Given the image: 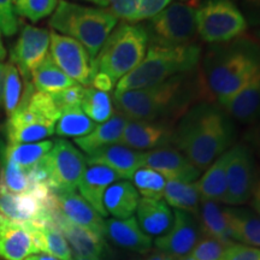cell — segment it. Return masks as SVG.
I'll list each match as a JSON object with an SVG mask.
<instances>
[{"instance_id": "cell-56", "label": "cell", "mask_w": 260, "mask_h": 260, "mask_svg": "<svg viewBox=\"0 0 260 260\" xmlns=\"http://www.w3.org/2000/svg\"><path fill=\"white\" fill-rule=\"evenodd\" d=\"M5 58H6V48L4 45H3L2 37H0V61L4 60Z\"/></svg>"}, {"instance_id": "cell-25", "label": "cell", "mask_w": 260, "mask_h": 260, "mask_svg": "<svg viewBox=\"0 0 260 260\" xmlns=\"http://www.w3.org/2000/svg\"><path fill=\"white\" fill-rule=\"evenodd\" d=\"M138 220L142 232L148 236H161L169 230L174 220L170 207L162 200L142 198L138 205Z\"/></svg>"}, {"instance_id": "cell-27", "label": "cell", "mask_w": 260, "mask_h": 260, "mask_svg": "<svg viewBox=\"0 0 260 260\" xmlns=\"http://www.w3.org/2000/svg\"><path fill=\"white\" fill-rule=\"evenodd\" d=\"M126 122L128 119L121 113H113L111 118L106 122L96 124L88 135L75 139V144L87 154L106 146L118 144Z\"/></svg>"}, {"instance_id": "cell-34", "label": "cell", "mask_w": 260, "mask_h": 260, "mask_svg": "<svg viewBox=\"0 0 260 260\" xmlns=\"http://www.w3.org/2000/svg\"><path fill=\"white\" fill-rule=\"evenodd\" d=\"M53 147V141L45 140L32 144H16L9 145L5 149L4 158L11 160L19 167L29 169L44 158Z\"/></svg>"}, {"instance_id": "cell-33", "label": "cell", "mask_w": 260, "mask_h": 260, "mask_svg": "<svg viewBox=\"0 0 260 260\" xmlns=\"http://www.w3.org/2000/svg\"><path fill=\"white\" fill-rule=\"evenodd\" d=\"M96 126L81 106L71 107L61 111L60 117L56 123V134L61 138H82L88 135Z\"/></svg>"}, {"instance_id": "cell-50", "label": "cell", "mask_w": 260, "mask_h": 260, "mask_svg": "<svg viewBox=\"0 0 260 260\" xmlns=\"http://www.w3.org/2000/svg\"><path fill=\"white\" fill-rule=\"evenodd\" d=\"M90 86L98 90H102V92L109 93L110 90L113 88V86H115V82H113V81L110 79L106 74L96 73L92 77Z\"/></svg>"}, {"instance_id": "cell-46", "label": "cell", "mask_w": 260, "mask_h": 260, "mask_svg": "<svg viewBox=\"0 0 260 260\" xmlns=\"http://www.w3.org/2000/svg\"><path fill=\"white\" fill-rule=\"evenodd\" d=\"M223 260H260V248L233 243L228 246Z\"/></svg>"}, {"instance_id": "cell-60", "label": "cell", "mask_w": 260, "mask_h": 260, "mask_svg": "<svg viewBox=\"0 0 260 260\" xmlns=\"http://www.w3.org/2000/svg\"><path fill=\"white\" fill-rule=\"evenodd\" d=\"M73 260H92V259H86V258H79V256H73Z\"/></svg>"}, {"instance_id": "cell-20", "label": "cell", "mask_w": 260, "mask_h": 260, "mask_svg": "<svg viewBox=\"0 0 260 260\" xmlns=\"http://www.w3.org/2000/svg\"><path fill=\"white\" fill-rule=\"evenodd\" d=\"M144 154L145 152L115 144L96 149L86 158L88 165H104L115 171L121 178L132 180L135 172L144 167Z\"/></svg>"}, {"instance_id": "cell-30", "label": "cell", "mask_w": 260, "mask_h": 260, "mask_svg": "<svg viewBox=\"0 0 260 260\" xmlns=\"http://www.w3.org/2000/svg\"><path fill=\"white\" fill-rule=\"evenodd\" d=\"M228 160H229V153L226 151L206 169V172L200 180L195 182L201 199L224 203L226 194Z\"/></svg>"}, {"instance_id": "cell-55", "label": "cell", "mask_w": 260, "mask_h": 260, "mask_svg": "<svg viewBox=\"0 0 260 260\" xmlns=\"http://www.w3.org/2000/svg\"><path fill=\"white\" fill-rule=\"evenodd\" d=\"M81 2H87V3H92V4L99 5V6H107V0H81Z\"/></svg>"}, {"instance_id": "cell-41", "label": "cell", "mask_w": 260, "mask_h": 260, "mask_svg": "<svg viewBox=\"0 0 260 260\" xmlns=\"http://www.w3.org/2000/svg\"><path fill=\"white\" fill-rule=\"evenodd\" d=\"M19 106H25L28 110H30L31 112H34L35 115L41 117V118L47 119V121L54 123H57L58 118L60 117V111L58 110L53 99H52V95L48 93H42L38 92V90H34V92L31 93L30 98H29L27 105Z\"/></svg>"}, {"instance_id": "cell-42", "label": "cell", "mask_w": 260, "mask_h": 260, "mask_svg": "<svg viewBox=\"0 0 260 260\" xmlns=\"http://www.w3.org/2000/svg\"><path fill=\"white\" fill-rule=\"evenodd\" d=\"M228 246L230 245H225L211 237H204L198 241L190 254L195 260H223Z\"/></svg>"}, {"instance_id": "cell-18", "label": "cell", "mask_w": 260, "mask_h": 260, "mask_svg": "<svg viewBox=\"0 0 260 260\" xmlns=\"http://www.w3.org/2000/svg\"><path fill=\"white\" fill-rule=\"evenodd\" d=\"M174 130L162 122L130 121L128 119L118 144L135 151L165 147L172 140Z\"/></svg>"}, {"instance_id": "cell-52", "label": "cell", "mask_w": 260, "mask_h": 260, "mask_svg": "<svg viewBox=\"0 0 260 260\" xmlns=\"http://www.w3.org/2000/svg\"><path fill=\"white\" fill-rule=\"evenodd\" d=\"M5 75H6V64L0 63V107L4 106Z\"/></svg>"}, {"instance_id": "cell-63", "label": "cell", "mask_w": 260, "mask_h": 260, "mask_svg": "<svg viewBox=\"0 0 260 260\" xmlns=\"http://www.w3.org/2000/svg\"><path fill=\"white\" fill-rule=\"evenodd\" d=\"M2 220H3V218H2V217H0V224H2Z\"/></svg>"}, {"instance_id": "cell-40", "label": "cell", "mask_w": 260, "mask_h": 260, "mask_svg": "<svg viewBox=\"0 0 260 260\" xmlns=\"http://www.w3.org/2000/svg\"><path fill=\"white\" fill-rule=\"evenodd\" d=\"M45 235V253L59 260H73V253L67 240L54 222L42 225Z\"/></svg>"}, {"instance_id": "cell-9", "label": "cell", "mask_w": 260, "mask_h": 260, "mask_svg": "<svg viewBox=\"0 0 260 260\" xmlns=\"http://www.w3.org/2000/svg\"><path fill=\"white\" fill-rule=\"evenodd\" d=\"M53 191L39 188L34 193L12 194L0 190V217L10 222L46 225L53 222Z\"/></svg>"}, {"instance_id": "cell-3", "label": "cell", "mask_w": 260, "mask_h": 260, "mask_svg": "<svg viewBox=\"0 0 260 260\" xmlns=\"http://www.w3.org/2000/svg\"><path fill=\"white\" fill-rule=\"evenodd\" d=\"M186 75H178L152 87L113 93L118 113L130 121L155 122L182 112L191 93Z\"/></svg>"}, {"instance_id": "cell-14", "label": "cell", "mask_w": 260, "mask_h": 260, "mask_svg": "<svg viewBox=\"0 0 260 260\" xmlns=\"http://www.w3.org/2000/svg\"><path fill=\"white\" fill-rule=\"evenodd\" d=\"M199 230L193 214L186 211L175 210L171 226L167 233L155 240V248L170 255L172 259L190 254L199 241Z\"/></svg>"}, {"instance_id": "cell-28", "label": "cell", "mask_w": 260, "mask_h": 260, "mask_svg": "<svg viewBox=\"0 0 260 260\" xmlns=\"http://www.w3.org/2000/svg\"><path fill=\"white\" fill-rule=\"evenodd\" d=\"M230 225L233 241L260 248V217L254 211L242 207L224 209Z\"/></svg>"}, {"instance_id": "cell-51", "label": "cell", "mask_w": 260, "mask_h": 260, "mask_svg": "<svg viewBox=\"0 0 260 260\" xmlns=\"http://www.w3.org/2000/svg\"><path fill=\"white\" fill-rule=\"evenodd\" d=\"M249 201H251L253 211H254V212L260 217V170H258L255 186H254V189H253L252 198Z\"/></svg>"}, {"instance_id": "cell-2", "label": "cell", "mask_w": 260, "mask_h": 260, "mask_svg": "<svg viewBox=\"0 0 260 260\" xmlns=\"http://www.w3.org/2000/svg\"><path fill=\"white\" fill-rule=\"evenodd\" d=\"M260 71V46L248 39L217 44L205 54L198 80L205 103L235 94Z\"/></svg>"}, {"instance_id": "cell-1", "label": "cell", "mask_w": 260, "mask_h": 260, "mask_svg": "<svg viewBox=\"0 0 260 260\" xmlns=\"http://www.w3.org/2000/svg\"><path fill=\"white\" fill-rule=\"evenodd\" d=\"M232 117L212 103H200L183 113L172 134L178 151L200 171L232 148L235 140Z\"/></svg>"}, {"instance_id": "cell-61", "label": "cell", "mask_w": 260, "mask_h": 260, "mask_svg": "<svg viewBox=\"0 0 260 260\" xmlns=\"http://www.w3.org/2000/svg\"><path fill=\"white\" fill-rule=\"evenodd\" d=\"M199 3H200V0H194L193 5H191V6H193V8H194V6H198V5H199Z\"/></svg>"}, {"instance_id": "cell-24", "label": "cell", "mask_w": 260, "mask_h": 260, "mask_svg": "<svg viewBox=\"0 0 260 260\" xmlns=\"http://www.w3.org/2000/svg\"><path fill=\"white\" fill-rule=\"evenodd\" d=\"M119 178L121 177L110 168L104 167V165L89 164V167L84 170L77 187L83 199L88 201L103 217H107L109 214L104 209L103 204L104 194L107 188Z\"/></svg>"}, {"instance_id": "cell-23", "label": "cell", "mask_w": 260, "mask_h": 260, "mask_svg": "<svg viewBox=\"0 0 260 260\" xmlns=\"http://www.w3.org/2000/svg\"><path fill=\"white\" fill-rule=\"evenodd\" d=\"M38 254L27 224L2 220L0 224V258L4 260H25Z\"/></svg>"}, {"instance_id": "cell-43", "label": "cell", "mask_w": 260, "mask_h": 260, "mask_svg": "<svg viewBox=\"0 0 260 260\" xmlns=\"http://www.w3.org/2000/svg\"><path fill=\"white\" fill-rule=\"evenodd\" d=\"M84 89H86V87L81 86L79 83H75L74 86L69 87V88L60 90V92L56 94H51V95L58 110L61 113V111L67 109L81 106L84 95Z\"/></svg>"}, {"instance_id": "cell-12", "label": "cell", "mask_w": 260, "mask_h": 260, "mask_svg": "<svg viewBox=\"0 0 260 260\" xmlns=\"http://www.w3.org/2000/svg\"><path fill=\"white\" fill-rule=\"evenodd\" d=\"M50 48V56L64 74L81 86H90L92 60L88 52L79 41L51 30Z\"/></svg>"}, {"instance_id": "cell-53", "label": "cell", "mask_w": 260, "mask_h": 260, "mask_svg": "<svg viewBox=\"0 0 260 260\" xmlns=\"http://www.w3.org/2000/svg\"><path fill=\"white\" fill-rule=\"evenodd\" d=\"M146 260H174L171 258L170 255L165 254V253H162L160 251H158V249H155L154 252H152L151 254H149Z\"/></svg>"}, {"instance_id": "cell-7", "label": "cell", "mask_w": 260, "mask_h": 260, "mask_svg": "<svg viewBox=\"0 0 260 260\" xmlns=\"http://www.w3.org/2000/svg\"><path fill=\"white\" fill-rule=\"evenodd\" d=\"M197 30L207 44L239 39L248 28L245 16L233 0H206L197 9Z\"/></svg>"}, {"instance_id": "cell-36", "label": "cell", "mask_w": 260, "mask_h": 260, "mask_svg": "<svg viewBox=\"0 0 260 260\" xmlns=\"http://www.w3.org/2000/svg\"><path fill=\"white\" fill-rule=\"evenodd\" d=\"M81 109L96 124L106 122L113 116V102L110 94L93 87L84 89Z\"/></svg>"}, {"instance_id": "cell-54", "label": "cell", "mask_w": 260, "mask_h": 260, "mask_svg": "<svg viewBox=\"0 0 260 260\" xmlns=\"http://www.w3.org/2000/svg\"><path fill=\"white\" fill-rule=\"evenodd\" d=\"M37 256L39 260H59V259H57L56 256L47 254V253H38Z\"/></svg>"}, {"instance_id": "cell-15", "label": "cell", "mask_w": 260, "mask_h": 260, "mask_svg": "<svg viewBox=\"0 0 260 260\" xmlns=\"http://www.w3.org/2000/svg\"><path fill=\"white\" fill-rule=\"evenodd\" d=\"M54 203L59 212L71 223L106 240V224L100 214L82 195L75 190L53 191Z\"/></svg>"}, {"instance_id": "cell-47", "label": "cell", "mask_w": 260, "mask_h": 260, "mask_svg": "<svg viewBox=\"0 0 260 260\" xmlns=\"http://www.w3.org/2000/svg\"><path fill=\"white\" fill-rule=\"evenodd\" d=\"M170 4L171 0H138V22L153 18Z\"/></svg>"}, {"instance_id": "cell-44", "label": "cell", "mask_w": 260, "mask_h": 260, "mask_svg": "<svg viewBox=\"0 0 260 260\" xmlns=\"http://www.w3.org/2000/svg\"><path fill=\"white\" fill-rule=\"evenodd\" d=\"M107 8L126 23H138V0H107Z\"/></svg>"}, {"instance_id": "cell-35", "label": "cell", "mask_w": 260, "mask_h": 260, "mask_svg": "<svg viewBox=\"0 0 260 260\" xmlns=\"http://www.w3.org/2000/svg\"><path fill=\"white\" fill-rule=\"evenodd\" d=\"M0 190L12 194H28L34 191L28 169L4 158L0 172Z\"/></svg>"}, {"instance_id": "cell-4", "label": "cell", "mask_w": 260, "mask_h": 260, "mask_svg": "<svg viewBox=\"0 0 260 260\" xmlns=\"http://www.w3.org/2000/svg\"><path fill=\"white\" fill-rule=\"evenodd\" d=\"M201 48L195 44L165 47L151 45L134 70L117 82L115 93L152 87L193 71L199 65Z\"/></svg>"}, {"instance_id": "cell-6", "label": "cell", "mask_w": 260, "mask_h": 260, "mask_svg": "<svg viewBox=\"0 0 260 260\" xmlns=\"http://www.w3.org/2000/svg\"><path fill=\"white\" fill-rule=\"evenodd\" d=\"M149 41L145 25L122 22L109 35L92 65V77L106 74L117 83L141 63Z\"/></svg>"}, {"instance_id": "cell-21", "label": "cell", "mask_w": 260, "mask_h": 260, "mask_svg": "<svg viewBox=\"0 0 260 260\" xmlns=\"http://www.w3.org/2000/svg\"><path fill=\"white\" fill-rule=\"evenodd\" d=\"M219 105L232 118L245 124L260 121V71L235 94L219 100Z\"/></svg>"}, {"instance_id": "cell-10", "label": "cell", "mask_w": 260, "mask_h": 260, "mask_svg": "<svg viewBox=\"0 0 260 260\" xmlns=\"http://www.w3.org/2000/svg\"><path fill=\"white\" fill-rule=\"evenodd\" d=\"M229 160L226 167V194L224 203L241 206L251 200L258 169L254 154L248 146L236 144L228 149Z\"/></svg>"}, {"instance_id": "cell-58", "label": "cell", "mask_w": 260, "mask_h": 260, "mask_svg": "<svg viewBox=\"0 0 260 260\" xmlns=\"http://www.w3.org/2000/svg\"><path fill=\"white\" fill-rule=\"evenodd\" d=\"M177 2H180V3H186V4L191 6V5H193L194 0H177Z\"/></svg>"}, {"instance_id": "cell-37", "label": "cell", "mask_w": 260, "mask_h": 260, "mask_svg": "<svg viewBox=\"0 0 260 260\" xmlns=\"http://www.w3.org/2000/svg\"><path fill=\"white\" fill-rule=\"evenodd\" d=\"M132 181L142 198L155 200L162 199L167 180L159 172L148 168H140L132 177Z\"/></svg>"}, {"instance_id": "cell-11", "label": "cell", "mask_w": 260, "mask_h": 260, "mask_svg": "<svg viewBox=\"0 0 260 260\" xmlns=\"http://www.w3.org/2000/svg\"><path fill=\"white\" fill-rule=\"evenodd\" d=\"M51 175V190H75L87 168V158L67 140H56L45 155Z\"/></svg>"}, {"instance_id": "cell-13", "label": "cell", "mask_w": 260, "mask_h": 260, "mask_svg": "<svg viewBox=\"0 0 260 260\" xmlns=\"http://www.w3.org/2000/svg\"><path fill=\"white\" fill-rule=\"evenodd\" d=\"M50 47V31L47 29L24 25L21 34L10 51V64H14L24 79L29 82L31 73L47 56Z\"/></svg>"}, {"instance_id": "cell-39", "label": "cell", "mask_w": 260, "mask_h": 260, "mask_svg": "<svg viewBox=\"0 0 260 260\" xmlns=\"http://www.w3.org/2000/svg\"><path fill=\"white\" fill-rule=\"evenodd\" d=\"M59 0H15V12L32 23L48 17L54 12Z\"/></svg>"}, {"instance_id": "cell-29", "label": "cell", "mask_w": 260, "mask_h": 260, "mask_svg": "<svg viewBox=\"0 0 260 260\" xmlns=\"http://www.w3.org/2000/svg\"><path fill=\"white\" fill-rule=\"evenodd\" d=\"M198 217L200 222L199 229L205 234V236L218 240L225 245L234 243L225 211L219 206L218 203L201 199Z\"/></svg>"}, {"instance_id": "cell-16", "label": "cell", "mask_w": 260, "mask_h": 260, "mask_svg": "<svg viewBox=\"0 0 260 260\" xmlns=\"http://www.w3.org/2000/svg\"><path fill=\"white\" fill-rule=\"evenodd\" d=\"M159 172L167 181L193 183L200 177V170L188 160L178 149L161 147L145 152L144 167Z\"/></svg>"}, {"instance_id": "cell-48", "label": "cell", "mask_w": 260, "mask_h": 260, "mask_svg": "<svg viewBox=\"0 0 260 260\" xmlns=\"http://www.w3.org/2000/svg\"><path fill=\"white\" fill-rule=\"evenodd\" d=\"M240 10L248 25L260 27V0H241Z\"/></svg>"}, {"instance_id": "cell-57", "label": "cell", "mask_w": 260, "mask_h": 260, "mask_svg": "<svg viewBox=\"0 0 260 260\" xmlns=\"http://www.w3.org/2000/svg\"><path fill=\"white\" fill-rule=\"evenodd\" d=\"M176 260H195V259H194V256L191 255V254H187V255H184V256H181V258H178Z\"/></svg>"}, {"instance_id": "cell-26", "label": "cell", "mask_w": 260, "mask_h": 260, "mask_svg": "<svg viewBox=\"0 0 260 260\" xmlns=\"http://www.w3.org/2000/svg\"><path fill=\"white\" fill-rule=\"evenodd\" d=\"M140 194L129 181L115 182L104 194V209L113 218L125 219L132 217L138 209Z\"/></svg>"}, {"instance_id": "cell-8", "label": "cell", "mask_w": 260, "mask_h": 260, "mask_svg": "<svg viewBox=\"0 0 260 260\" xmlns=\"http://www.w3.org/2000/svg\"><path fill=\"white\" fill-rule=\"evenodd\" d=\"M197 9L186 3L175 2L149 19L148 38L152 45L165 47L194 44L197 37Z\"/></svg>"}, {"instance_id": "cell-5", "label": "cell", "mask_w": 260, "mask_h": 260, "mask_svg": "<svg viewBox=\"0 0 260 260\" xmlns=\"http://www.w3.org/2000/svg\"><path fill=\"white\" fill-rule=\"evenodd\" d=\"M117 23L118 18L109 9L90 8L67 0L58 2L50 19L54 30L75 39L86 48L92 65Z\"/></svg>"}, {"instance_id": "cell-62", "label": "cell", "mask_w": 260, "mask_h": 260, "mask_svg": "<svg viewBox=\"0 0 260 260\" xmlns=\"http://www.w3.org/2000/svg\"><path fill=\"white\" fill-rule=\"evenodd\" d=\"M256 38H258L259 41H260V28L258 29V30H256Z\"/></svg>"}, {"instance_id": "cell-22", "label": "cell", "mask_w": 260, "mask_h": 260, "mask_svg": "<svg viewBox=\"0 0 260 260\" xmlns=\"http://www.w3.org/2000/svg\"><path fill=\"white\" fill-rule=\"evenodd\" d=\"M106 237L119 248L146 254L152 248V239L142 232L134 216L125 219L110 218L106 222Z\"/></svg>"}, {"instance_id": "cell-59", "label": "cell", "mask_w": 260, "mask_h": 260, "mask_svg": "<svg viewBox=\"0 0 260 260\" xmlns=\"http://www.w3.org/2000/svg\"><path fill=\"white\" fill-rule=\"evenodd\" d=\"M25 260H39L38 259V256H37V254H31V255H29L27 259Z\"/></svg>"}, {"instance_id": "cell-45", "label": "cell", "mask_w": 260, "mask_h": 260, "mask_svg": "<svg viewBox=\"0 0 260 260\" xmlns=\"http://www.w3.org/2000/svg\"><path fill=\"white\" fill-rule=\"evenodd\" d=\"M18 30V19L12 0H0V31L12 37Z\"/></svg>"}, {"instance_id": "cell-19", "label": "cell", "mask_w": 260, "mask_h": 260, "mask_svg": "<svg viewBox=\"0 0 260 260\" xmlns=\"http://www.w3.org/2000/svg\"><path fill=\"white\" fill-rule=\"evenodd\" d=\"M53 222L59 228L60 232L69 245L73 256L92 260H104L106 254L105 240L100 239L95 234L83 229L76 224L71 223L58 211L57 206L53 211Z\"/></svg>"}, {"instance_id": "cell-31", "label": "cell", "mask_w": 260, "mask_h": 260, "mask_svg": "<svg viewBox=\"0 0 260 260\" xmlns=\"http://www.w3.org/2000/svg\"><path fill=\"white\" fill-rule=\"evenodd\" d=\"M31 80L35 90L48 94H56L76 83L57 67L50 54L32 70Z\"/></svg>"}, {"instance_id": "cell-38", "label": "cell", "mask_w": 260, "mask_h": 260, "mask_svg": "<svg viewBox=\"0 0 260 260\" xmlns=\"http://www.w3.org/2000/svg\"><path fill=\"white\" fill-rule=\"evenodd\" d=\"M21 80V74L14 64L6 65L4 84V107L8 117L12 116L21 104L24 90Z\"/></svg>"}, {"instance_id": "cell-17", "label": "cell", "mask_w": 260, "mask_h": 260, "mask_svg": "<svg viewBox=\"0 0 260 260\" xmlns=\"http://www.w3.org/2000/svg\"><path fill=\"white\" fill-rule=\"evenodd\" d=\"M56 132V123L41 118L25 106H19L6 124L10 145L32 144L46 140Z\"/></svg>"}, {"instance_id": "cell-49", "label": "cell", "mask_w": 260, "mask_h": 260, "mask_svg": "<svg viewBox=\"0 0 260 260\" xmlns=\"http://www.w3.org/2000/svg\"><path fill=\"white\" fill-rule=\"evenodd\" d=\"M243 144L260 158V121L253 123L243 135Z\"/></svg>"}, {"instance_id": "cell-32", "label": "cell", "mask_w": 260, "mask_h": 260, "mask_svg": "<svg viewBox=\"0 0 260 260\" xmlns=\"http://www.w3.org/2000/svg\"><path fill=\"white\" fill-rule=\"evenodd\" d=\"M162 198L176 210L198 216L201 198L195 182L187 183L181 181H167Z\"/></svg>"}]
</instances>
